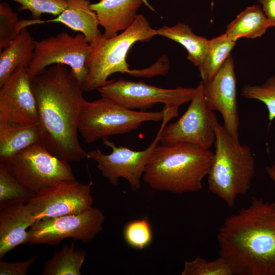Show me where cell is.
Returning <instances> with one entry per match:
<instances>
[{"instance_id": "4fadbf2b", "label": "cell", "mask_w": 275, "mask_h": 275, "mask_svg": "<svg viewBox=\"0 0 275 275\" xmlns=\"http://www.w3.org/2000/svg\"><path fill=\"white\" fill-rule=\"evenodd\" d=\"M92 184L62 181L36 194L26 204L36 222L80 213L92 207Z\"/></svg>"}, {"instance_id": "4dcf8cb0", "label": "cell", "mask_w": 275, "mask_h": 275, "mask_svg": "<svg viewBox=\"0 0 275 275\" xmlns=\"http://www.w3.org/2000/svg\"><path fill=\"white\" fill-rule=\"evenodd\" d=\"M35 255L24 261L8 262L0 261V275H26L30 267L35 262Z\"/></svg>"}, {"instance_id": "1f68e13d", "label": "cell", "mask_w": 275, "mask_h": 275, "mask_svg": "<svg viewBox=\"0 0 275 275\" xmlns=\"http://www.w3.org/2000/svg\"><path fill=\"white\" fill-rule=\"evenodd\" d=\"M262 9L269 21L271 27L275 29V0H258Z\"/></svg>"}, {"instance_id": "5b68a950", "label": "cell", "mask_w": 275, "mask_h": 275, "mask_svg": "<svg viewBox=\"0 0 275 275\" xmlns=\"http://www.w3.org/2000/svg\"><path fill=\"white\" fill-rule=\"evenodd\" d=\"M156 36L146 17L138 14L133 23L127 30L111 38L101 37L92 51L88 62L89 73L82 85L84 92L97 90L104 85L115 73H127L134 76L126 57L136 42H147Z\"/></svg>"}, {"instance_id": "5bb4252c", "label": "cell", "mask_w": 275, "mask_h": 275, "mask_svg": "<svg viewBox=\"0 0 275 275\" xmlns=\"http://www.w3.org/2000/svg\"><path fill=\"white\" fill-rule=\"evenodd\" d=\"M202 83L203 94L207 107L221 114L224 127L233 138L239 140L236 78L234 61L231 54L213 78L208 82Z\"/></svg>"}, {"instance_id": "d6986e66", "label": "cell", "mask_w": 275, "mask_h": 275, "mask_svg": "<svg viewBox=\"0 0 275 275\" xmlns=\"http://www.w3.org/2000/svg\"><path fill=\"white\" fill-rule=\"evenodd\" d=\"M38 143H41V132L38 123L0 121V162Z\"/></svg>"}, {"instance_id": "277c9868", "label": "cell", "mask_w": 275, "mask_h": 275, "mask_svg": "<svg viewBox=\"0 0 275 275\" xmlns=\"http://www.w3.org/2000/svg\"><path fill=\"white\" fill-rule=\"evenodd\" d=\"M215 152L208 176L209 190L232 207L239 195L250 189L255 175L251 148L241 144L218 122L215 126Z\"/></svg>"}, {"instance_id": "9c48e42d", "label": "cell", "mask_w": 275, "mask_h": 275, "mask_svg": "<svg viewBox=\"0 0 275 275\" xmlns=\"http://www.w3.org/2000/svg\"><path fill=\"white\" fill-rule=\"evenodd\" d=\"M92 47L81 33L72 36L61 32L36 41L33 60L28 67L32 79L50 66L63 64L82 87L88 73V62Z\"/></svg>"}, {"instance_id": "3957f363", "label": "cell", "mask_w": 275, "mask_h": 275, "mask_svg": "<svg viewBox=\"0 0 275 275\" xmlns=\"http://www.w3.org/2000/svg\"><path fill=\"white\" fill-rule=\"evenodd\" d=\"M213 157L214 153L209 149L189 143L157 145L142 179L158 191L180 194L198 192Z\"/></svg>"}, {"instance_id": "9a60e30c", "label": "cell", "mask_w": 275, "mask_h": 275, "mask_svg": "<svg viewBox=\"0 0 275 275\" xmlns=\"http://www.w3.org/2000/svg\"><path fill=\"white\" fill-rule=\"evenodd\" d=\"M0 121L38 123L37 102L28 67H18L0 86Z\"/></svg>"}, {"instance_id": "2e32d148", "label": "cell", "mask_w": 275, "mask_h": 275, "mask_svg": "<svg viewBox=\"0 0 275 275\" xmlns=\"http://www.w3.org/2000/svg\"><path fill=\"white\" fill-rule=\"evenodd\" d=\"M36 221L26 203L0 210V258L21 244L28 243L27 229Z\"/></svg>"}, {"instance_id": "52a82bcc", "label": "cell", "mask_w": 275, "mask_h": 275, "mask_svg": "<svg viewBox=\"0 0 275 275\" xmlns=\"http://www.w3.org/2000/svg\"><path fill=\"white\" fill-rule=\"evenodd\" d=\"M164 116L162 123L154 141L145 149L135 151L124 146H117L108 140H102L103 144L112 149L108 154L103 153L99 149L87 152V158L97 162V168L102 175L113 185H117L119 179H125L133 191L138 190L141 186L146 167L154 151L160 141L162 129L168 121L178 116L175 110L164 107Z\"/></svg>"}, {"instance_id": "83f0119b", "label": "cell", "mask_w": 275, "mask_h": 275, "mask_svg": "<svg viewBox=\"0 0 275 275\" xmlns=\"http://www.w3.org/2000/svg\"><path fill=\"white\" fill-rule=\"evenodd\" d=\"M241 95L244 98L263 102L267 108L269 122L275 119V75L261 85H244Z\"/></svg>"}, {"instance_id": "d6a6232c", "label": "cell", "mask_w": 275, "mask_h": 275, "mask_svg": "<svg viewBox=\"0 0 275 275\" xmlns=\"http://www.w3.org/2000/svg\"><path fill=\"white\" fill-rule=\"evenodd\" d=\"M266 171L270 178L275 181V161L270 166L266 168ZM275 205V203H273Z\"/></svg>"}, {"instance_id": "6da1fadb", "label": "cell", "mask_w": 275, "mask_h": 275, "mask_svg": "<svg viewBox=\"0 0 275 275\" xmlns=\"http://www.w3.org/2000/svg\"><path fill=\"white\" fill-rule=\"evenodd\" d=\"M36 98L41 143L67 162H79L87 152L78 138L86 99L82 86L66 65L49 66L31 79Z\"/></svg>"}, {"instance_id": "8fae6325", "label": "cell", "mask_w": 275, "mask_h": 275, "mask_svg": "<svg viewBox=\"0 0 275 275\" xmlns=\"http://www.w3.org/2000/svg\"><path fill=\"white\" fill-rule=\"evenodd\" d=\"M105 216L98 208L37 221L28 230V243L56 245L68 238L88 243L102 229Z\"/></svg>"}, {"instance_id": "ba28073f", "label": "cell", "mask_w": 275, "mask_h": 275, "mask_svg": "<svg viewBox=\"0 0 275 275\" xmlns=\"http://www.w3.org/2000/svg\"><path fill=\"white\" fill-rule=\"evenodd\" d=\"M4 162L10 173L36 194L60 181L75 179L69 162L41 143L17 153Z\"/></svg>"}, {"instance_id": "d4e9b609", "label": "cell", "mask_w": 275, "mask_h": 275, "mask_svg": "<svg viewBox=\"0 0 275 275\" xmlns=\"http://www.w3.org/2000/svg\"><path fill=\"white\" fill-rule=\"evenodd\" d=\"M36 193L21 183L0 162V210L18 203H27Z\"/></svg>"}, {"instance_id": "484cf974", "label": "cell", "mask_w": 275, "mask_h": 275, "mask_svg": "<svg viewBox=\"0 0 275 275\" xmlns=\"http://www.w3.org/2000/svg\"><path fill=\"white\" fill-rule=\"evenodd\" d=\"M234 272L228 262L222 257L208 261L197 256L195 259L184 262L181 275H233Z\"/></svg>"}, {"instance_id": "ffe728a7", "label": "cell", "mask_w": 275, "mask_h": 275, "mask_svg": "<svg viewBox=\"0 0 275 275\" xmlns=\"http://www.w3.org/2000/svg\"><path fill=\"white\" fill-rule=\"evenodd\" d=\"M36 41L24 28L17 37L0 52V86L19 66L29 67L34 54Z\"/></svg>"}, {"instance_id": "603a6c76", "label": "cell", "mask_w": 275, "mask_h": 275, "mask_svg": "<svg viewBox=\"0 0 275 275\" xmlns=\"http://www.w3.org/2000/svg\"><path fill=\"white\" fill-rule=\"evenodd\" d=\"M86 253L76 249L73 242L65 245L45 263L42 275H81Z\"/></svg>"}, {"instance_id": "7a4b0ae2", "label": "cell", "mask_w": 275, "mask_h": 275, "mask_svg": "<svg viewBox=\"0 0 275 275\" xmlns=\"http://www.w3.org/2000/svg\"><path fill=\"white\" fill-rule=\"evenodd\" d=\"M219 256L236 275H275V205L254 197L218 229Z\"/></svg>"}, {"instance_id": "f546056e", "label": "cell", "mask_w": 275, "mask_h": 275, "mask_svg": "<svg viewBox=\"0 0 275 275\" xmlns=\"http://www.w3.org/2000/svg\"><path fill=\"white\" fill-rule=\"evenodd\" d=\"M20 4L19 10H29L34 19H39L42 14L59 15L67 7L66 0H9Z\"/></svg>"}, {"instance_id": "7c38bea8", "label": "cell", "mask_w": 275, "mask_h": 275, "mask_svg": "<svg viewBox=\"0 0 275 275\" xmlns=\"http://www.w3.org/2000/svg\"><path fill=\"white\" fill-rule=\"evenodd\" d=\"M217 122L216 115L205 103L201 82L183 115L162 129L159 142L163 145L186 142L209 149L214 143Z\"/></svg>"}, {"instance_id": "ac0fdd59", "label": "cell", "mask_w": 275, "mask_h": 275, "mask_svg": "<svg viewBox=\"0 0 275 275\" xmlns=\"http://www.w3.org/2000/svg\"><path fill=\"white\" fill-rule=\"evenodd\" d=\"M145 0H100L90 4L99 25L104 29L103 37L111 38L128 29L134 22L136 12Z\"/></svg>"}, {"instance_id": "30bf717a", "label": "cell", "mask_w": 275, "mask_h": 275, "mask_svg": "<svg viewBox=\"0 0 275 275\" xmlns=\"http://www.w3.org/2000/svg\"><path fill=\"white\" fill-rule=\"evenodd\" d=\"M101 97L107 98L129 109L145 111L157 103L179 108L194 97L196 88L177 87L165 89L142 81L120 78L112 79L97 90Z\"/></svg>"}, {"instance_id": "8992f818", "label": "cell", "mask_w": 275, "mask_h": 275, "mask_svg": "<svg viewBox=\"0 0 275 275\" xmlns=\"http://www.w3.org/2000/svg\"><path fill=\"white\" fill-rule=\"evenodd\" d=\"M164 111L147 112L126 108L104 97L86 100L83 105L78 132L86 143L107 139L138 129L145 122L162 121Z\"/></svg>"}, {"instance_id": "e0dca14e", "label": "cell", "mask_w": 275, "mask_h": 275, "mask_svg": "<svg viewBox=\"0 0 275 275\" xmlns=\"http://www.w3.org/2000/svg\"><path fill=\"white\" fill-rule=\"evenodd\" d=\"M66 8L58 16L49 20L31 19V25L49 22L64 24L71 30L79 32L89 43L94 46L102 37L96 13L90 7L89 0H66Z\"/></svg>"}, {"instance_id": "f1b7e54d", "label": "cell", "mask_w": 275, "mask_h": 275, "mask_svg": "<svg viewBox=\"0 0 275 275\" xmlns=\"http://www.w3.org/2000/svg\"><path fill=\"white\" fill-rule=\"evenodd\" d=\"M18 14L6 2L0 3V50L8 46L19 35Z\"/></svg>"}, {"instance_id": "cb8c5ba5", "label": "cell", "mask_w": 275, "mask_h": 275, "mask_svg": "<svg viewBox=\"0 0 275 275\" xmlns=\"http://www.w3.org/2000/svg\"><path fill=\"white\" fill-rule=\"evenodd\" d=\"M236 44L225 33L209 40L204 60L198 67L202 82L211 80L219 71Z\"/></svg>"}, {"instance_id": "44dd1931", "label": "cell", "mask_w": 275, "mask_h": 275, "mask_svg": "<svg viewBox=\"0 0 275 275\" xmlns=\"http://www.w3.org/2000/svg\"><path fill=\"white\" fill-rule=\"evenodd\" d=\"M271 24L259 5L248 7L237 15L226 27L225 33L236 42L240 38L255 39L261 37Z\"/></svg>"}, {"instance_id": "7402d4cb", "label": "cell", "mask_w": 275, "mask_h": 275, "mask_svg": "<svg viewBox=\"0 0 275 275\" xmlns=\"http://www.w3.org/2000/svg\"><path fill=\"white\" fill-rule=\"evenodd\" d=\"M156 35L166 37L183 46L187 51V59L198 67L203 62L209 40L195 34L188 25L178 22L175 25L163 26L156 30Z\"/></svg>"}, {"instance_id": "4316f807", "label": "cell", "mask_w": 275, "mask_h": 275, "mask_svg": "<svg viewBox=\"0 0 275 275\" xmlns=\"http://www.w3.org/2000/svg\"><path fill=\"white\" fill-rule=\"evenodd\" d=\"M123 237L129 246L144 249L150 245L153 239L151 225L146 218L131 221L124 228Z\"/></svg>"}]
</instances>
